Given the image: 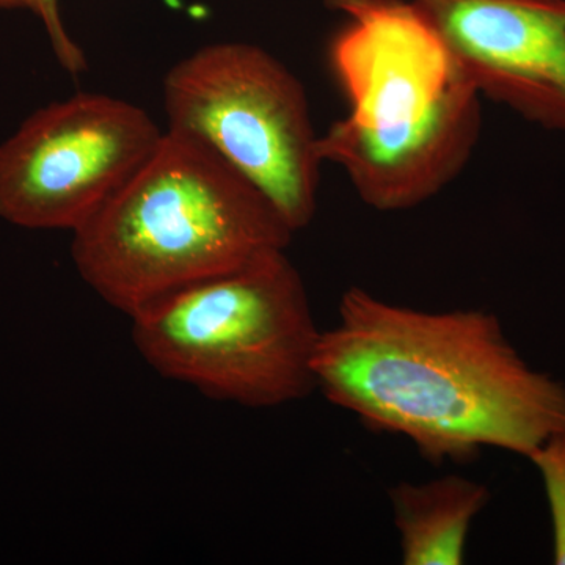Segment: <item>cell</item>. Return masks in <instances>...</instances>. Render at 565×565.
<instances>
[{
	"mask_svg": "<svg viewBox=\"0 0 565 565\" xmlns=\"http://www.w3.org/2000/svg\"><path fill=\"white\" fill-rule=\"evenodd\" d=\"M316 390L435 465L530 456L565 435V384L534 370L484 310L424 311L352 286L321 332Z\"/></svg>",
	"mask_w": 565,
	"mask_h": 565,
	"instance_id": "1",
	"label": "cell"
},
{
	"mask_svg": "<svg viewBox=\"0 0 565 565\" xmlns=\"http://www.w3.org/2000/svg\"><path fill=\"white\" fill-rule=\"evenodd\" d=\"M344 14L329 47L348 114L319 136L377 211L412 210L455 181L478 147L481 93L414 0H326Z\"/></svg>",
	"mask_w": 565,
	"mask_h": 565,
	"instance_id": "2",
	"label": "cell"
},
{
	"mask_svg": "<svg viewBox=\"0 0 565 565\" xmlns=\"http://www.w3.org/2000/svg\"><path fill=\"white\" fill-rule=\"evenodd\" d=\"M294 234L217 152L166 129L131 180L73 233L71 256L82 280L132 318L263 253L286 250Z\"/></svg>",
	"mask_w": 565,
	"mask_h": 565,
	"instance_id": "3",
	"label": "cell"
},
{
	"mask_svg": "<svg viewBox=\"0 0 565 565\" xmlns=\"http://www.w3.org/2000/svg\"><path fill=\"white\" fill-rule=\"evenodd\" d=\"M131 321L134 344L156 373L211 399L275 408L316 390L321 330L286 250L170 294Z\"/></svg>",
	"mask_w": 565,
	"mask_h": 565,
	"instance_id": "4",
	"label": "cell"
},
{
	"mask_svg": "<svg viewBox=\"0 0 565 565\" xmlns=\"http://www.w3.org/2000/svg\"><path fill=\"white\" fill-rule=\"evenodd\" d=\"M167 129L202 141L274 204L294 233L318 210L321 158L302 82L263 47L207 44L162 82Z\"/></svg>",
	"mask_w": 565,
	"mask_h": 565,
	"instance_id": "5",
	"label": "cell"
},
{
	"mask_svg": "<svg viewBox=\"0 0 565 565\" xmlns=\"http://www.w3.org/2000/svg\"><path fill=\"white\" fill-rule=\"evenodd\" d=\"M163 132L141 107L103 93L40 107L0 141V218L77 232L148 161Z\"/></svg>",
	"mask_w": 565,
	"mask_h": 565,
	"instance_id": "6",
	"label": "cell"
},
{
	"mask_svg": "<svg viewBox=\"0 0 565 565\" xmlns=\"http://www.w3.org/2000/svg\"><path fill=\"white\" fill-rule=\"evenodd\" d=\"M486 98L565 131V0H414Z\"/></svg>",
	"mask_w": 565,
	"mask_h": 565,
	"instance_id": "7",
	"label": "cell"
},
{
	"mask_svg": "<svg viewBox=\"0 0 565 565\" xmlns=\"http://www.w3.org/2000/svg\"><path fill=\"white\" fill-rule=\"evenodd\" d=\"M405 565H460L476 516L490 500L487 486L448 475L390 489Z\"/></svg>",
	"mask_w": 565,
	"mask_h": 565,
	"instance_id": "8",
	"label": "cell"
},
{
	"mask_svg": "<svg viewBox=\"0 0 565 565\" xmlns=\"http://www.w3.org/2000/svg\"><path fill=\"white\" fill-rule=\"evenodd\" d=\"M544 481L553 526V559L565 565V435H555L526 457Z\"/></svg>",
	"mask_w": 565,
	"mask_h": 565,
	"instance_id": "9",
	"label": "cell"
},
{
	"mask_svg": "<svg viewBox=\"0 0 565 565\" xmlns=\"http://www.w3.org/2000/svg\"><path fill=\"white\" fill-rule=\"evenodd\" d=\"M7 10H28L39 18L47 40L62 66L71 76L84 73L88 68L87 57L77 41L70 35L63 21L61 0H6Z\"/></svg>",
	"mask_w": 565,
	"mask_h": 565,
	"instance_id": "10",
	"label": "cell"
},
{
	"mask_svg": "<svg viewBox=\"0 0 565 565\" xmlns=\"http://www.w3.org/2000/svg\"><path fill=\"white\" fill-rule=\"evenodd\" d=\"M0 11H7L6 0H0Z\"/></svg>",
	"mask_w": 565,
	"mask_h": 565,
	"instance_id": "11",
	"label": "cell"
}]
</instances>
